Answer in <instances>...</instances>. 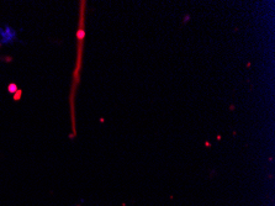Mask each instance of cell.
Instances as JSON below:
<instances>
[{
	"mask_svg": "<svg viewBox=\"0 0 275 206\" xmlns=\"http://www.w3.org/2000/svg\"><path fill=\"white\" fill-rule=\"evenodd\" d=\"M20 96H21V90H18V91H16V94L14 95V99H15V100H19Z\"/></svg>",
	"mask_w": 275,
	"mask_h": 206,
	"instance_id": "obj_3",
	"label": "cell"
},
{
	"mask_svg": "<svg viewBox=\"0 0 275 206\" xmlns=\"http://www.w3.org/2000/svg\"><path fill=\"white\" fill-rule=\"evenodd\" d=\"M0 39H1L3 43H8V42L16 39V33L14 30H11L9 26H6L5 30H0Z\"/></svg>",
	"mask_w": 275,
	"mask_h": 206,
	"instance_id": "obj_1",
	"label": "cell"
},
{
	"mask_svg": "<svg viewBox=\"0 0 275 206\" xmlns=\"http://www.w3.org/2000/svg\"><path fill=\"white\" fill-rule=\"evenodd\" d=\"M8 90H9L11 94L16 93V91H18V86H16V84H14V83H13V84H10V85L8 86Z\"/></svg>",
	"mask_w": 275,
	"mask_h": 206,
	"instance_id": "obj_2",
	"label": "cell"
}]
</instances>
